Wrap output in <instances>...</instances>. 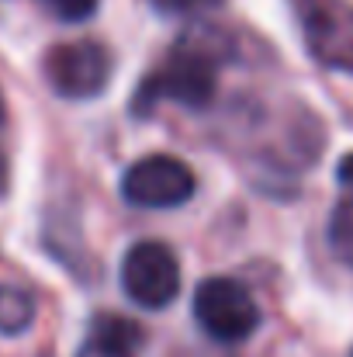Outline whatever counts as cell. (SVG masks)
Returning <instances> with one entry per match:
<instances>
[{
    "instance_id": "cell-7",
    "label": "cell",
    "mask_w": 353,
    "mask_h": 357,
    "mask_svg": "<svg viewBox=\"0 0 353 357\" xmlns=\"http://www.w3.org/2000/svg\"><path fill=\"white\" fill-rule=\"evenodd\" d=\"M35 323V295L21 284H0V333L17 337Z\"/></svg>"
},
{
    "instance_id": "cell-9",
    "label": "cell",
    "mask_w": 353,
    "mask_h": 357,
    "mask_svg": "<svg viewBox=\"0 0 353 357\" xmlns=\"http://www.w3.org/2000/svg\"><path fill=\"white\" fill-rule=\"evenodd\" d=\"M329 246L343 264H353V198L340 202L329 215Z\"/></svg>"
},
{
    "instance_id": "cell-3",
    "label": "cell",
    "mask_w": 353,
    "mask_h": 357,
    "mask_svg": "<svg viewBox=\"0 0 353 357\" xmlns=\"http://www.w3.org/2000/svg\"><path fill=\"white\" fill-rule=\"evenodd\" d=\"M111 52L97 38H77L45 52V80L59 98L87 101L97 98L111 80Z\"/></svg>"
},
{
    "instance_id": "cell-15",
    "label": "cell",
    "mask_w": 353,
    "mask_h": 357,
    "mask_svg": "<svg viewBox=\"0 0 353 357\" xmlns=\"http://www.w3.org/2000/svg\"><path fill=\"white\" fill-rule=\"evenodd\" d=\"M350 357H353V351H350Z\"/></svg>"
},
{
    "instance_id": "cell-1",
    "label": "cell",
    "mask_w": 353,
    "mask_h": 357,
    "mask_svg": "<svg viewBox=\"0 0 353 357\" xmlns=\"http://www.w3.org/2000/svg\"><path fill=\"white\" fill-rule=\"evenodd\" d=\"M215 87H219V49H208L201 38H194V42L187 38L184 45L173 49V56L159 70H152L139 84V91L132 98V112L146 119L159 101L205 108V105H212Z\"/></svg>"
},
{
    "instance_id": "cell-10",
    "label": "cell",
    "mask_w": 353,
    "mask_h": 357,
    "mask_svg": "<svg viewBox=\"0 0 353 357\" xmlns=\"http://www.w3.org/2000/svg\"><path fill=\"white\" fill-rule=\"evenodd\" d=\"M59 21H87L101 0H42Z\"/></svg>"
},
{
    "instance_id": "cell-5",
    "label": "cell",
    "mask_w": 353,
    "mask_h": 357,
    "mask_svg": "<svg viewBox=\"0 0 353 357\" xmlns=\"http://www.w3.org/2000/svg\"><path fill=\"white\" fill-rule=\"evenodd\" d=\"M121 288L139 309H166L180 295V264L166 243L142 239L121 260Z\"/></svg>"
},
{
    "instance_id": "cell-6",
    "label": "cell",
    "mask_w": 353,
    "mask_h": 357,
    "mask_svg": "<svg viewBox=\"0 0 353 357\" xmlns=\"http://www.w3.org/2000/svg\"><path fill=\"white\" fill-rule=\"evenodd\" d=\"M308 52L329 66L353 73V7L343 0H298Z\"/></svg>"
},
{
    "instance_id": "cell-11",
    "label": "cell",
    "mask_w": 353,
    "mask_h": 357,
    "mask_svg": "<svg viewBox=\"0 0 353 357\" xmlns=\"http://www.w3.org/2000/svg\"><path fill=\"white\" fill-rule=\"evenodd\" d=\"M159 14H198V10H215L226 0H149Z\"/></svg>"
},
{
    "instance_id": "cell-8",
    "label": "cell",
    "mask_w": 353,
    "mask_h": 357,
    "mask_svg": "<svg viewBox=\"0 0 353 357\" xmlns=\"http://www.w3.org/2000/svg\"><path fill=\"white\" fill-rule=\"evenodd\" d=\"M139 337H142L139 326L128 323V319H121V316H97V319L91 323V340L101 344V347L121 351V354H128V351L139 344Z\"/></svg>"
},
{
    "instance_id": "cell-4",
    "label": "cell",
    "mask_w": 353,
    "mask_h": 357,
    "mask_svg": "<svg viewBox=\"0 0 353 357\" xmlns=\"http://www.w3.org/2000/svg\"><path fill=\"white\" fill-rule=\"evenodd\" d=\"M194 188V170L170 153L142 156L121 174V198L135 208H180Z\"/></svg>"
},
{
    "instance_id": "cell-2",
    "label": "cell",
    "mask_w": 353,
    "mask_h": 357,
    "mask_svg": "<svg viewBox=\"0 0 353 357\" xmlns=\"http://www.w3.org/2000/svg\"><path fill=\"white\" fill-rule=\"evenodd\" d=\"M194 319L219 344H242L260 326V305L235 278H205L194 291Z\"/></svg>"
},
{
    "instance_id": "cell-12",
    "label": "cell",
    "mask_w": 353,
    "mask_h": 357,
    "mask_svg": "<svg viewBox=\"0 0 353 357\" xmlns=\"http://www.w3.org/2000/svg\"><path fill=\"white\" fill-rule=\"evenodd\" d=\"M77 357H128V354H121V351H111V347H101V344L87 340V344L80 347V354Z\"/></svg>"
},
{
    "instance_id": "cell-14",
    "label": "cell",
    "mask_w": 353,
    "mask_h": 357,
    "mask_svg": "<svg viewBox=\"0 0 353 357\" xmlns=\"http://www.w3.org/2000/svg\"><path fill=\"white\" fill-rule=\"evenodd\" d=\"M0 121H3V101H0Z\"/></svg>"
},
{
    "instance_id": "cell-13",
    "label": "cell",
    "mask_w": 353,
    "mask_h": 357,
    "mask_svg": "<svg viewBox=\"0 0 353 357\" xmlns=\"http://www.w3.org/2000/svg\"><path fill=\"white\" fill-rule=\"evenodd\" d=\"M336 177H340V184H343V188H353V153H347V156L340 160Z\"/></svg>"
}]
</instances>
